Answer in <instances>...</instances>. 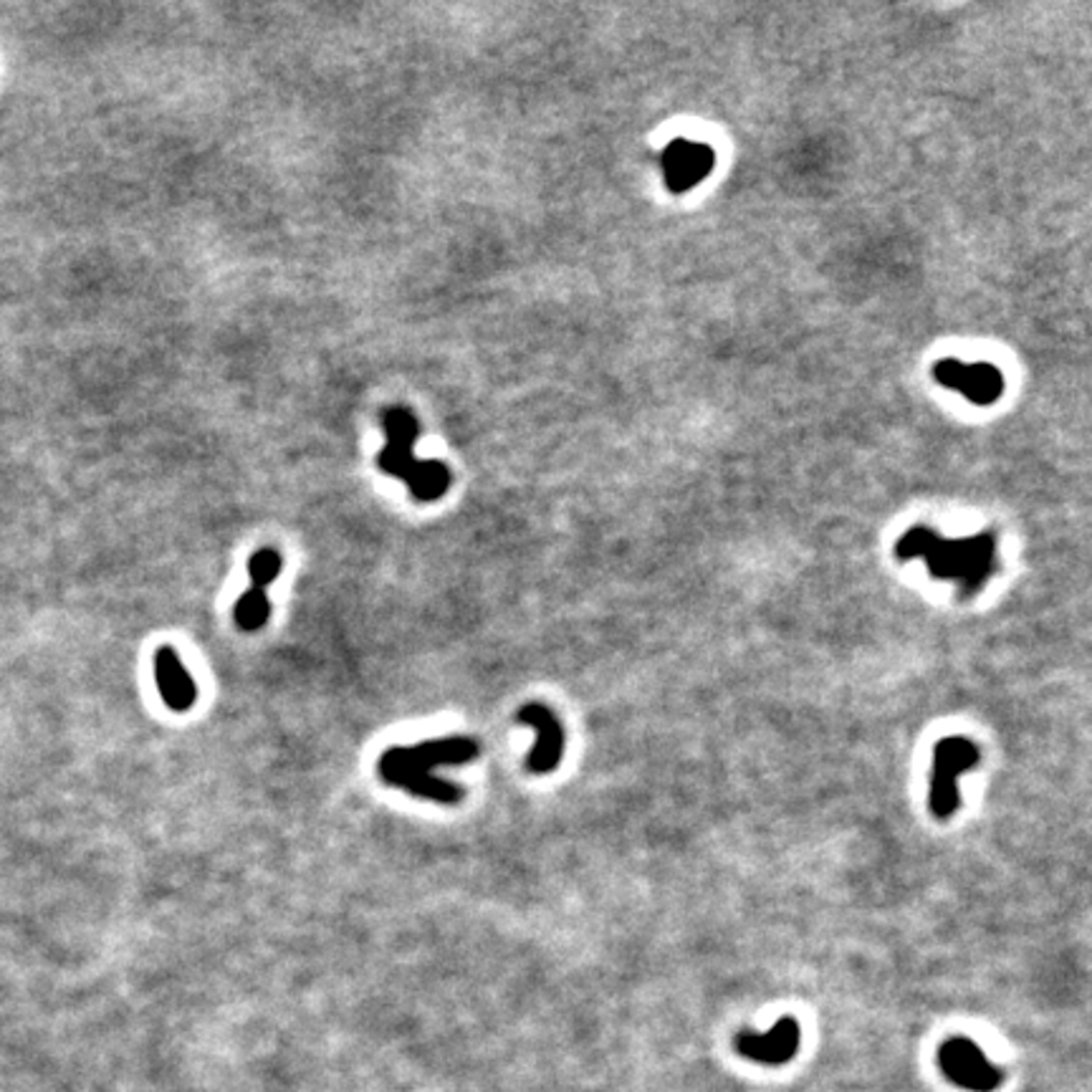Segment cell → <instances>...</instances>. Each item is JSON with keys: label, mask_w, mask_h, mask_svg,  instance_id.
<instances>
[{"label": "cell", "mask_w": 1092, "mask_h": 1092, "mask_svg": "<svg viewBox=\"0 0 1092 1092\" xmlns=\"http://www.w3.org/2000/svg\"><path fill=\"white\" fill-rule=\"evenodd\" d=\"M405 486L418 501H438L451 488V468L443 460H415Z\"/></svg>", "instance_id": "10"}, {"label": "cell", "mask_w": 1092, "mask_h": 1092, "mask_svg": "<svg viewBox=\"0 0 1092 1092\" xmlns=\"http://www.w3.org/2000/svg\"><path fill=\"white\" fill-rule=\"evenodd\" d=\"M516 719L521 721L523 726H531L537 731V744L534 752L529 753L526 766L531 774H551L562 761L564 753V728L559 723L551 708L542 706V703H529L521 706L516 713Z\"/></svg>", "instance_id": "5"}, {"label": "cell", "mask_w": 1092, "mask_h": 1092, "mask_svg": "<svg viewBox=\"0 0 1092 1092\" xmlns=\"http://www.w3.org/2000/svg\"><path fill=\"white\" fill-rule=\"evenodd\" d=\"M415 451L410 448H395V445H385L377 456V465L380 471L387 476H395L399 481H405V476L410 473V468L415 465Z\"/></svg>", "instance_id": "14"}, {"label": "cell", "mask_w": 1092, "mask_h": 1092, "mask_svg": "<svg viewBox=\"0 0 1092 1092\" xmlns=\"http://www.w3.org/2000/svg\"><path fill=\"white\" fill-rule=\"evenodd\" d=\"M155 681H158L160 695L167 703V708L175 713L191 711L197 700V688L188 667L183 665L175 648L162 645L155 653Z\"/></svg>", "instance_id": "8"}, {"label": "cell", "mask_w": 1092, "mask_h": 1092, "mask_svg": "<svg viewBox=\"0 0 1092 1092\" xmlns=\"http://www.w3.org/2000/svg\"><path fill=\"white\" fill-rule=\"evenodd\" d=\"M938 1065L954 1085L971 1092H994L1004 1079V1073L999 1067H994L984 1057L982 1047L966 1040V1037H954V1040L943 1042L941 1049H938Z\"/></svg>", "instance_id": "4"}, {"label": "cell", "mask_w": 1092, "mask_h": 1092, "mask_svg": "<svg viewBox=\"0 0 1092 1092\" xmlns=\"http://www.w3.org/2000/svg\"><path fill=\"white\" fill-rule=\"evenodd\" d=\"M799 1040H802V1032H799L797 1019L782 1017L766 1034L741 1032L736 1037V1049L761 1065H784L797 1054Z\"/></svg>", "instance_id": "6"}, {"label": "cell", "mask_w": 1092, "mask_h": 1092, "mask_svg": "<svg viewBox=\"0 0 1092 1092\" xmlns=\"http://www.w3.org/2000/svg\"><path fill=\"white\" fill-rule=\"evenodd\" d=\"M281 570H283V559H281V554H279V551H276V549L255 551V554L251 556V562H249L251 587L266 589L271 582H274L276 576L281 575Z\"/></svg>", "instance_id": "13"}, {"label": "cell", "mask_w": 1092, "mask_h": 1092, "mask_svg": "<svg viewBox=\"0 0 1092 1092\" xmlns=\"http://www.w3.org/2000/svg\"><path fill=\"white\" fill-rule=\"evenodd\" d=\"M979 764V749L963 736H951L935 744L933 779H930L929 807L933 817L949 819L959 810V777Z\"/></svg>", "instance_id": "3"}, {"label": "cell", "mask_w": 1092, "mask_h": 1092, "mask_svg": "<svg viewBox=\"0 0 1092 1092\" xmlns=\"http://www.w3.org/2000/svg\"><path fill=\"white\" fill-rule=\"evenodd\" d=\"M481 753L476 739L468 736H448L412 746H393L377 761V774L382 782L405 789L415 797L440 802V805H458L463 802L465 789L453 784L448 779L432 774L435 766L468 764Z\"/></svg>", "instance_id": "1"}, {"label": "cell", "mask_w": 1092, "mask_h": 1092, "mask_svg": "<svg viewBox=\"0 0 1092 1092\" xmlns=\"http://www.w3.org/2000/svg\"><path fill=\"white\" fill-rule=\"evenodd\" d=\"M382 430H385L387 445L415 451V440H418L420 435V426L410 410H405V407H390V410L382 415Z\"/></svg>", "instance_id": "12"}, {"label": "cell", "mask_w": 1092, "mask_h": 1092, "mask_svg": "<svg viewBox=\"0 0 1092 1092\" xmlns=\"http://www.w3.org/2000/svg\"><path fill=\"white\" fill-rule=\"evenodd\" d=\"M935 377L946 387L961 390L968 399L979 405H989L1001 395V377L994 367L987 362L979 365H963V362L946 360L935 367Z\"/></svg>", "instance_id": "7"}, {"label": "cell", "mask_w": 1092, "mask_h": 1092, "mask_svg": "<svg viewBox=\"0 0 1092 1092\" xmlns=\"http://www.w3.org/2000/svg\"><path fill=\"white\" fill-rule=\"evenodd\" d=\"M898 556H923L929 562L930 575L938 579H961L963 595L971 597L991 572L994 559V539H963V542H941L926 529H913L898 544Z\"/></svg>", "instance_id": "2"}, {"label": "cell", "mask_w": 1092, "mask_h": 1092, "mask_svg": "<svg viewBox=\"0 0 1092 1092\" xmlns=\"http://www.w3.org/2000/svg\"><path fill=\"white\" fill-rule=\"evenodd\" d=\"M713 152L711 147L688 139H675L670 150H665V180L675 192L694 188L698 180L711 172Z\"/></svg>", "instance_id": "9"}, {"label": "cell", "mask_w": 1092, "mask_h": 1092, "mask_svg": "<svg viewBox=\"0 0 1092 1092\" xmlns=\"http://www.w3.org/2000/svg\"><path fill=\"white\" fill-rule=\"evenodd\" d=\"M233 617H236L238 628L246 630V633L261 630L271 617V602L269 595H266V589H255V587L246 589V592L238 597L236 607H233Z\"/></svg>", "instance_id": "11"}]
</instances>
